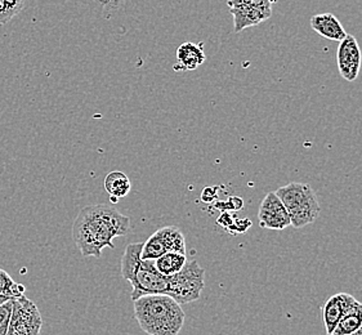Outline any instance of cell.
<instances>
[{
  "mask_svg": "<svg viewBox=\"0 0 362 335\" xmlns=\"http://www.w3.org/2000/svg\"><path fill=\"white\" fill-rule=\"evenodd\" d=\"M142 247L141 242L129 244L122 258V276L133 286V302L145 295L167 294L168 290V276L160 274L155 261L141 258Z\"/></svg>",
  "mask_w": 362,
  "mask_h": 335,
  "instance_id": "obj_3",
  "label": "cell"
},
{
  "mask_svg": "<svg viewBox=\"0 0 362 335\" xmlns=\"http://www.w3.org/2000/svg\"><path fill=\"white\" fill-rule=\"evenodd\" d=\"M168 253L167 248L164 245V242L161 240V237L159 236V233H153L146 242H144V247H142V253H141V258L146 261V259H150V261H156L158 258H160L161 255Z\"/></svg>",
  "mask_w": 362,
  "mask_h": 335,
  "instance_id": "obj_17",
  "label": "cell"
},
{
  "mask_svg": "<svg viewBox=\"0 0 362 335\" xmlns=\"http://www.w3.org/2000/svg\"><path fill=\"white\" fill-rule=\"evenodd\" d=\"M312 29L315 30L320 37H325L334 42H341L347 37V33L341 26V21L333 13H321L315 15L311 18Z\"/></svg>",
  "mask_w": 362,
  "mask_h": 335,
  "instance_id": "obj_12",
  "label": "cell"
},
{
  "mask_svg": "<svg viewBox=\"0 0 362 335\" xmlns=\"http://www.w3.org/2000/svg\"><path fill=\"white\" fill-rule=\"evenodd\" d=\"M132 182L129 177L120 172L115 170L106 175L105 178V189L107 191L110 196L115 199H123L131 192Z\"/></svg>",
  "mask_w": 362,
  "mask_h": 335,
  "instance_id": "obj_14",
  "label": "cell"
},
{
  "mask_svg": "<svg viewBox=\"0 0 362 335\" xmlns=\"http://www.w3.org/2000/svg\"><path fill=\"white\" fill-rule=\"evenodd\" d=\"M13 285H15V281L12 280V277L8 275L7 271L0 269V293L11 297V289Z\"/></svg>",
  "mask_w": 362,
  "mask_h": 335,
  "instance_id": "obj_21",
  "label": "cell"
},
{
  "mask_svg": "<svg viewBox=\"0 0 362 335\" xmlns=\"http://www.w3.org/2000/svg\"><path fill=\"white\" fill-rule=\"evenodd\" d=\"M258 219L262 228L274 231H283L286 227L291 226L289 213L275 192H269L262 200Z\"/></svg>",
  "mask_w": 362,
  "mask_h": 335,
  "instance_id": "obj_7",
  "label": "cell"
},
{
  "mask_svg": "<svg viewBox=\"0 0 362 335\" xmlns=\"http://www.w3.org/2000/svg\"><path fill=\"white\" fill-rule=\"evenodd\" d=\"M131 219L110 205H90L74 221L73 239L83 257L100 258L103 248H115L112 240L125 236Z\"/></svg>",
  "mask_w": 362,
  "mask_h": 335,
  "instance_id": "obj_1",
  "label": "cell"
},
{
  "mask_svg": "<svg viewBox=\"0 0 362 335\" xmlns=\"http://www.w3.org/2000/svg\"><path fill=\"white\" fill-rule=\"evenodd\" d=\"M134 317L148 335H178L186 315L181 305L169 295L155 294L134 300Z\"/></svg>",
  "mask_w": 362,
  "mask_h": 335,
  "instance_id": "obj_2",
  "label": "cell"
},
{
  "mask_svg": "<svg viewBox=\"0 0 362 335\" xmlns=\"http://www.w3.org/2000/svg\"><path fill=\"white\" fill-rule=\"evenodd\" d=\"M289 213L291 226L303 228L319 218V200L315 191L307 183L293 182L280 187L275 192Z\"/></svg>",
  "mask_w": 362,
  "mask_h": 335,
  "instance_id": "obj_4",
  "label": "cell"
},
{
  "mask_svg": "<svg viewBox=\"0 0 362 335\" xmlns=\"http://www.w3.org/2000/svg\"><path fill=\"white\" fill-rule=\"evenodd\" d=\"M351 335H362V327L361 328L358 329L357 331H355V333H352Z\"/></svg>",
  "mask_w": 362,
  "mask_h": 335,
  "instance_id": "obj_24",
  "label": "cell"
},
{
  "mask_svg": "<svg viewBox=\"0 0 362 335\" xmlns=\"http://www.w3.org/2000/svg\"><path fill=\"white\" fill-rule=\"evenodd\" d=\"M95 1L100 3L103 9L109 11V12H114V11H117L123 7L125 0H95Z\"/></svg>",
  "mask_w": 362,
  "mask_h": 335,
  "instance_id": "obj_22",
  "label": "cell"
},
{
  "mask_svg": "<svg viewBox=\"0 0 362 335\" xmlns=\"http://www.w3.org/2000/svg\"><path fill=\"white\" fill-rule=\"evenodd\" d=\"M204 286L205 270L196 261H187L178 274L168 276L165 295L174 299L178 305H189L200 299Z\"/></svg>",
  "mask_w": 362,
  "mask_h": 335,
  "instance_id": "obj_5",
  "label": "cell"
},
{
  "mask_svg": "<svg viewBox=\"0 0 362 335\" xmlns=\"http://www.w3.org/2000/svg\"><path fill=\"white\" fill-rule=\"evenodd\" d=\"M205 52H204L203 43L195 44L187 42L178 47L177 49V64L174 66V70L177 71H192L205 62Z\"/></svg>",
  "mask_w": 362,
  "mask_h": 335,
  "instance_id": "obj_11",
  "label": "cell"
},
{
  "mask_svg": "<svg viewBox=\"0 0 362 335\" xmlns=\"http://www.w3.org/2000/svg\"><path fill=\"white\" fill-rule=\"evenodd\" d=\"M233 17L235 33H241L247 28L258 26L272 16V7H238L230 9Z\"/></svg>",
  "mask_w": 362,
  "mask_h": 335,
  "instance_id": "obj_10",
  "label": "cell"
},
{
  "mask_svg": "<svg viewBox=\"0 0 362 335\" xmlns=\"http://www.w3.org/2000/svg\"><path fill=\"white\" fill-rule=\"evenodd\" d=\"M338 70L347 81H355L361 70L362 54L360 45L354 35H348L341 42L337 51Z\"/></svg>",
  "mask_w": 362,
  "mask_h": 335,
  "instance_id": "obj_8",
  "label": "cell"
},
{
  "mask_svg": "<svg viewBox=\"0 0 362 335\" xmlns=\"http://www.w3.org/2000/svg\"><path fill=\"white\" fill-rule=\"evenodd\" d=\"M12 302L13 308L7 335L40 334L43 321L37 305L25 295L12 299Z\"/></svg>",
  "mask_w": 362,
  "mask_h": 335,
  "instance_id": "obj_6",
  "label": "cell"
},
{
  "mask_svg": "<svg viewBox=\"0 0 362 335\" xmlns=\"http://www.w3.org/2000/svg\"><path fill=\"white\" fill-rule=\"evenodd\" d=\"M25 7V0H0V26L7 25Z\"/></svg>",
  "mask_w": 362,
  "mask_h": 335,
  "instance_id": "obj_18",
  "label": "cell"
},
{
  "mask_svg": "<svg viewBox=\"0 0 362 335\" xmlns=\"http://www.w3.org/2000/svg\"><path fill=\"white\" fill-rule=\"evenodd\" d=\"M156 233H159L161 240L167 248V252H175V253L186 254V240L178 227H163V228H159Z\"/></svg>",
  "mask_w": 362,
  "mask_h": 335,
  "instance_id": "obj_16",
  "label": "cell"
},
{
  "mask_svg": "<svg viewBox=\"0 0 362 335\" xmlns=\"http://www.w3.org/2000/svg\"><path fill=\"white\" fill-rule=\"evenodd\" d=\"M186 263H187L186 254L168 252L155 261V266L160 274H163L164 276H172L178 274L185 267Z\"/></svg>",
  "mask_w": 362,
  "mask_h": 335,
  "instance_id": "obj_15",
  "label": "cell"
},
{
  "mask_svg": "<svg viewBox=\"0 0 362 335\" xmlns=\"http://www.w3.org/2000/svg\"><path fill=\"white\" fill-rule=\"evenodd\" d=\"M12 308H13L12 300H8L6 303L0 305V335H7L9 322L12 317Z\"/></svg>",
  "mask_w": 362,
  "mask_h": 335,
  "instance_id": "obj_19",
  "label": "cell"
},
{
  "mask_svg": "<svg viewBox=\"0 0 362 335\" xmlns=\"http://www.w3.org/2000/svg\"><path fill=\"white\" fill-rule=\"evenodd\" d=\"M362 327V303L356 300L355 305L349 308L347 314L341 317L337 328L334 329V335H351Z\"/></svg>",
  "mask_w": 362,
  "mask_h": 335,
  "instance_id": "obj_13",
  "label": "cell"
},
{
  "mask_svg": "<svg viewBox=\"0 0 362 335\" xmlns=\"http://www.w3.org/2000/svg\"><path fill=\"white\" fill-rule=\"evenodd\" d=\"M277 0H227V6L238 7H272Z\"/></svg>",
  "mask_w": 362,
  "mask_h": 335,
  "instance_id": "obj_20",
  "label": "cell"
},
{
  "mask_svg": "<svg viewBox=\"0 0 362 335\" xmlns=\"http://www.w3.org/2000/svg\"><path fill=\"white\" fill-rule=\"evenodd\" d=\"M357 299L347 293H339L326 300L322 308V317L325 324L326 333L333 334L334 329L337 328L341 317L347 314L349 308L354 306Z\"/></svg>",
  "mask_w": 362,
  "mask_h": 335,
  "instance_id": "obj_9",
  "label": "cell"
},
{
  "mask_svg": "<svg viewBox=\"0 0 362 335\" xmlns=\"http://www.w3.org/2000/svg\"><path fill=\"white\" fill-rule=\"evenodd\" d=\"M8 300H12V298H11V297H8L6 294H3V293H0V305L6 303Z\"/></svg>",
  "mask_w": 362,
  "mask_h": 335,
  "instance_id": "obj_23",
  "label": "cell"
},
{
  "mask_svg": "<svg viewBox=\"0 0 362 335\" xmlns=\"http://www.w3.org/2000/svg\"><path fill=\"white\" fill-rule=\"evenodd\" d=\"M327 335H334V334H327Z\"/></svg>",
  "mask_w": 362,
  "mask_h": 335,
  "instance_id": "obj_25",
  "label": "cell"
}]
</instances>
